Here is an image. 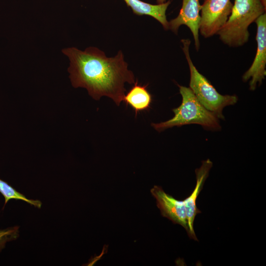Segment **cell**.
Here are the masks:
<instances>
[{
	"mask_svg": "<svg viewBox=\"0 0 266 266\" xmlns=\"http://www.w3.org/2000/svg\"><path fill=\"white\" fill-rule=\"evenodd\" d=\"M62 52L69 60L68 71L72 85L86 88L96 100L106 96L119 105L125 96V83H135L121 50L113 57H107L95 47L83 51L69 47Z\"/></svg>",
	"mask_w": 266,
	"mask_h": 266,
	"instance_id": "6da1fadb",
	"label": "cell"
},
{
	"mask_svg": "<svg viewBox=\"0 0 266 266\" xmlns=\"http://www.w3.org/2000/svg\"><path fill=\"white\" fill-rule=\"evenodd\" d=\"M266 9L261 0H234L231 14L217 34L229 46L243 45L249 40V26L266 13Z\"/></svg>",
	"mask_w": 266,
	"mask_h": 266,
	"instance_id": "7a4b0ae2",
	"label": "cell"
},
{
	"mask_svg": "<svg viewBox=\"0 0 266 266\" xmlns=\"http://www.w3.org/2000/svg\"><path fill=\"white\" fill-rule=\"evenodd\" d=\"M178 86L182 101L179 106L172 109L174 116L167 121L153 123L152 126L158 132L175 126L191 124H199L206 130H221L219 118L199 102L191 89L189 87Z\"/></svg>",
	"mask_w": 266,
	"mask_h": 266,
	"instance_id": "3957f363",
	"label": "cell"
},
{
	"mask_svg": "<svg viewBox=\"0 0 266 266\" xmlns=\"http://www.w3.org/2000/svg\"><path fill=\"white\" fill-rule=\"evenodd\" d=\"M182 50L188 62L190 72L189 88L199 102L218 118L224 119L223 109L227 106L233 105L238 100L235 95H222L219 94L207 78L201 74L192 62L189 53L191 40H181Z\"/></svg>",
	"mask_w": 266,
	"mask_h": 266,
	"instance_id": "277c9868",
	"label": "cell"
},
{
	"mask_svg": "<svg viewBox=\"0 0 266 266\" xmlns=\"http://www.w3.org/2000/svg\"><path fill=\"white\" fill-rule=\"evenodd\" d=\"M233 6L231 0H204L200 10L201 35L208 38L217 34L228 20Z\"/></svg>",
	"mask_w": 266,
	"mask_h": 266,
	"instance_id": "5b68a950",
	"label": "cell"
},
{
	"mask_svg": "<svg viewBox=\"0 0 266 266\" xmlns=\"http://www.w3.org/2000/svg\"><path fill=\"white\" fill-rule=\"evenodd\" d=\"M257 24L256 39L257 43L256 54L249 68L244 73L242 80H250L249 88L255 90L261 85L266 74V14L264 13L255 21Z\"/></svg>",
	"mask_w": 266,
	"mask_h": 266,
	"instance_id": "8992f818",
	"label": "cell"
},
{
	"mask_svg": "<svg viewBox=\"0 0 266 266\" xmlns=\"http://www.w3.org/2000/svg\"><path fill=\"white\" fill-rule=\"evenodd\" d=\"M150 191L156 200L157 206L160 210L161 215L174 224L182 226L188 234L189 228L184 201L176 200L158 186H154Z\"/></svg>",
	"mask_w": 266,
	"mask_h": 266,
	"instance_id": "52a82bcc",
	"label": "cell"
},
{
	"mask_svg": "<svg viewBox=\"0 0 266 266\" xmlns=\"http://www.w3.org/2000/svg\"><path fill=\"white\" fill-rule=\"evenodd\" d=\"M200 6L199 0H182V5L179 14L168 22V30L175 33H178L179 28L182 25H185L189 28L193 35L197 51L200 45L199 28Z\"/></svg>",
	"mask_w": 266,
	"mask_h": 266,
	"instance_id": "ba28073f",
	"label": "cell"
},
{
	"mask_svg": "<svg viewBox=\"0 0 266 266\" xmlns=\"http://www.w3.org/2000/svg\"><path fill=\"white\" fill-rule=\"evenodd\" d=\"M213 165L212 162L209 159L202 162L200 168L195 170L196 175V185L193 192L183 201L186 212L189 228V237L195 241L198 239L194 229L195 218L198 214L201 213L197 206V198L201 191L205 180L208 176L210 169Z\"/></svg>",
	"mask_w": 266,
	"mask_h": 266,
	"instance_id": "9c48e42d",
	"label": "cell"
},
{
	"mask_svg": "<svg viewBox=\"0 0 266 266\" xmlns=\"http://www.w3.org/2000/svg\"><path fill=\"white\" fill-rule=\"evenodd\" d=\"M127 5L137 15L150 16L158 21L165 30H168L166 11L170 3L168 0L163 3L151 4L140 0H124Z\"/></svg>",
	"mask_w": 266,
	"mask_h": 266,
	"instance_id": "30bf717a",
	"label": "cell"
},
{
	"mask_svg": "<svg viewBox=\"0 0 266 266\" xmlns=\"http://www.w3.org/2000/svg\"><path fill=\"white\" fill-rule=\"evenodd\" d=\"M147 85H141L137 81L124 97L123 100L126 105H129L135 112L149 109L152 102V96L147 89Z\"/></svg>",
	"mask_w": 266,
	"mask_h": 266,
	"instance_id": "8fae6325",
	"label": "cell"
},
{
	"mask_svg": "<svg viewBox=\"0 0 266 266\" xmlns=\"http://www.w3.org/2000/svg\"><path fill=\"white\" fill-rule=\"evenodd\" d=\"M0 193L5 199L4 206L8 201L11 199L20 200L40 208L42 203L38 200H34L27 198L24 195L17 191L6 182L0 179Z\"/></svg>",
	"mask_w": 266,
	"mask_h": 266,
	"instance_id": "7c38bea8",
	"label": "cell"
},
{
	"mask_svg": "<svg viewBox=\"0 0 266 266\" xmlns=\"http://www.w3.org/2000/svg\"><path fill=\"white\" fill-rule=\"evenodd\" d=\"M18 236V226L0 230V251L5 247L7 242L16 239Z\"/></svg>",
	"mask_w": 266,
	"mask_h": 266,
	"instance_id": "4fadbf2b",
	"label": "cell"
},
{
	"mask_svg": "<svg viewBox=\"0 0 266 266\" xmlns=\"http://www.w3.org/2000/svg\"><path fill=\"white\" fill-rule=\"evenodd\" d=\"M158 4H161L166 2V0H156Z\"/></svg>",
	"mask_w": 266,
	"mask_h": 266,
	"instance_id": "5bb4252c",
	"label": "cell"
},
{
	"mask_svg": "<svg viewBox=\"0 0 266 266\" xmlns=\"http://www.w3.org/2000/svg\"><path fill=\"white\" fill-rule=\"evenodd\" d=\"M264 6L266 7V0H261Z\"/></svg>",
	"mask_w": 266,
	"mask_h": 266,
	"instance_id": "9a60e30c",
	"label": "cell"
}]
</instances>
